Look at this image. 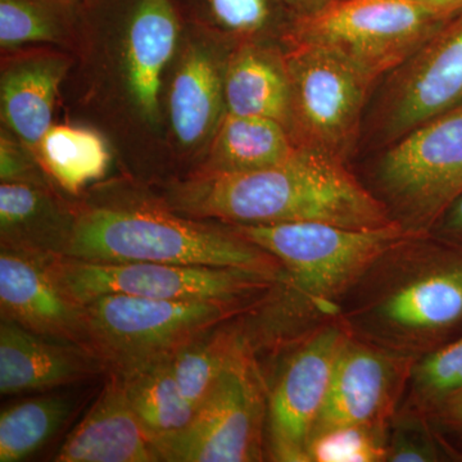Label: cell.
<instances>
[{
    "mask_svg": "<svg viewBox=\"0 0 462 462\" xmlns=\"http://www.w3.org/2000/svg\"><path fill=\"white\" fill-rule=\"evenodd\" d=\"M0 178L2 182H32V184L42 185L41 181L35 179L32 162L14 143L5 136H2V147H0Z\"/></svg>",
    "mask_w": 462,
    "mask_h": 462,
    "instance_id": "cell-31",
    "label": "cell"
},
{
    "mask_svg": "<svg viewBox=\"0 0 462 462\" xmlns=\"http://www.w3.org/2000/svg\"><path fill=\"white\" fill-rule=\"evenodd\" d=\"M383 318L404 330H434L462 318V269L422 276L404 285L382 307Z\"/></svg>",
    "mask_w": 462,
    "mask_h": 462,
    "instance_id": "cell-22",
    "label": "cell"
},
{
    "mask_svg": "<svg viewBox=\"0 0 462 462\" xmlns=\"http://www.w3.org/2000/svg\"><path fill=\"white\" fill-rule=\"evenodd\" d=\"M455 415L456 419H457V420L462 424V398L458 401V403L456 404Z\"/></svg>",
    "mask_w": 462,
    "mask_h": 462,
    "instance_id": "cell-35",
    "label": "cell"
},
{
    "mask_svg": "<svg viewBox=\"0 0 462 462\" xmlns=\"http://www.w3.org/2000/svg\"><path fill=\"white\" fill-rule=\"evenodd\" d=\"M379 180L412 217L445 215L462 194V105L394 143L380 161Z\"/></svg>",
    "mask_w": 462,
    "mask_h": 462,
    "instance_id": "cell-9",
    "label": "cell"
},
{
    "mask_svg": "<svg viewBox=\"0 0 462 462\" xmlns=\"http://www.w3.org/2000/svg\"><path fill=\"white\" fill-rule=\"evenodd\" d=\"M248 242L275 257L316 302L346 291L389 249L413 236L397 221L376 229L324 223L231 225Z\"/></svg>",
    "mask_w": 462,
    "mask_h": 462,
    "instance_id": "cell-5",
    "label": "cell"
},
{
    "mask_svg": "<svg viewBox=\"0 0 462 462\" xmlns=\"http://www.w3.org/2000/svg\"><path fill=\"white\" fill-rule=\"evenodd\" d=\"M121 378L130 404L152 440L176 433L189 424L196 407L182 396L171 357Z\"/></svg>",
    "mask_w": 462,
    "mask_h": 462,
    "instance_id": "cell-24",
    "label": "cell"
},
{
    "mask_svg": "<svg viewBox=\"0 0 462 462\" xmlns=\"http://www.w3.org/2000/svg\"><path fill=\"white\" fill-rule=\"evenodd\" d=\"M125 65L134 105L149 123L160 116V91L180 33L178 0H125Z\"/></svg>",
    "mask_w": 462,
    "mask_h": 462,
    "instance_id": "cell-14",
    "label": "cell"
},
{
    "mask_svg": "<svg viewBox=\"0 0 462 462\" xmlns=\"http://www.w3.org/2000/svg\"><path fill=\"white\" fill-rule=\"evenodd\" d=\"M42 166L63 190L80 193L85 187L105 178L111 163L108 143L88 127L51 126L42 142Z\"/></svg>",
    "mask_w": 462,
    "mask_h": 462,
    "instance_id": "cell-23",
    "label": "cell"
},
{
    "mask_svg": "<svg viewBox=\"0 0 462 462\" xmlns=\"http://www.w3.org/2000/svg\"><path fill=\"white\" fill-rule=\"evenodd\" d=\"M285 69L298 145L346 161L360 135L373 81L343 58L315 45H296Z\"/></svg>",
    "mask_w": 462,
    "mask_h": 462,
    "instance_id": "cell-8",
    "label": "cell"
},
{
    "mask_svg": "<svg viewBox=\"0 0 462 462\" xmlns=\"http://www.w3.org/2000/svg\"><path fill=\"white\" fill-rule=\"evenodd\" d=\"M196 3L214 23L233 32H256L272 17L270 0H196Z\"/></svg>",
    "mask_w": 462,
    "mask_h": 462,
    "instance_id": "cell-29",
    "label": "cell"
},
{
    "mask_svg": "<svg viewBox=\"0 0 462 462\" xmlns=\"http://www.w3.org/2000/svg\"><path fill=\"white\" fill-rule=\"evenodd\" d=\"M391 382V365L383 356L345 343L312 438L325 431L364 427L382 409Z\"/></svg>",
    "mask_w": 462,
    "mask_h": 462,
    "instance_id": "cell-17",
    "label": "cell"
},
{
    "mask_svg": "<svg viewBox=\"0 0 462 462\" xmlns=\"http://www.w3.org/2000/svg\"><path fill=\"white\" fill-rule=\"evenodd\" d=\"M224 96L216 60L205 50L188 51L170 91L173 133L182 145L199 144L215 129Z\"/></svg>",
    "mask_w": 462,
    "mask_h": 462,
    "instance_id": "cell-19",
    "label": "cell"
},
{
    "mask_svg": "<svg viewBox=\"0 0 462 462\" xmlns=\"http://www.w3.org/2000/svg\"><path fill=\"white\" fill-rule=\"evenodd\" d=\"M65 257L94 263H161L229 267L278 278L282 263L240 236L171 207L141 202L76 212Z\"/></svg>",
    "mask_w": 462,
    "mask_h": 462,
    "instance_id": "cell-2",
    "label": "cell"
},
{
    "mask_svg": "<svg viewBox=\"0 0 462 462\" xmlns=\"http://www.w3.org/2000/svg\"><path fill=\"white\" fill-rule=\"evenodd\" d=\"M345 343L338 330L321 331L297 352L276 383L270 397L269 419L278 460L310 461V443Z\"/></svg>",
    "mask_w": 462,
    "mask_h": 462,
    "instance_id": "cell-11",
    "label": "cell"
},
{
    "mask_svg": "<svg viewBox=\"0 0 462 462\" xmlns=\"http://www.w3.org/2000/svg\"><path fill=\"white\" fill-rule=\"evenodd\" d=\"M75 214L62 212L39 184L0 185L2 249L50 263L65 257Z\"/></svg>",
    "mask_w": 462,
    "mask_h": 462,
    "instance_id": "cell-16",
    "label": "cell"
},
{
    "mask_svg": "<svg viewBox=\"0 0 462 462\" xmlns=\"http://www.w3.org/2000/svg\"><path fill=\"white\" fill-rule=\"evenodd\" d=\"M109 378L84 418L69 431L57 462H156L151 437L134 411L124 380Z\"/></svg>",
    "mask_w": 462,
    "mask_h": 462,
    "instance_id": "cell-15",
    "label": "cell"
},
{
    "mask_svg": "<svg viewBox=\"0 0 462 462\" xmlns=\"http://www.w3.org/2000/svg\"><path fill=\"white\" fill-rule=\"evenodd\" d=\"M282 2H284L288 7L294 9L298 16H300V14L318 11L319 8L324 7L330 0H282Z\"/></svg>",
    "mask_w": 462,
    "mask_h": 462,
    "instance_id": "cell-34",
    "label": "cell"
},
{
    "mask_svg": "<svg viewBox=\"0 0 462 462\" xmlns=\"http://www.w3.org/2000/svg\"><path fill=\"white\" fill-rule=\"evenodd\" d=\"M298 143L289 136L285 125L273 118L225 116L206 171L247 172L269 169L287 161Z\"/></svg>",
    "mask_w": 462,
    "mask_h": 462,
    "instance_id": "cell-20",
    "label": "cell"
},
{
    "mask_svg": "<svg viewBox=\"0 0 462 462\" xmlns=\"http://www.w3.org/2000/svg\"><path fill=\"white\" fill-rule=\"evenodd\" d=\"M412 2L427 9L430 14L440 20L449 21L462 14V0H412Z\"/></svg>",
    "mask_w": 462,
    "mask_h": 462,
    "instance_id": "cell-32",
    "label": "cell"
},
{
    "mask_svg": "<svg viewBox=\"0 0 462 462\" xmlns=\"http://www.w3.org/2000/svg\"><path fill=\"white\" fill-rule=\"evenodd\" d=\"M166 205L188 217L231 225L324 223L376 229L394 223L345 161L303 145L269 169L205 171L176 182Z\"/></svg>",
    "mask_w": 462,
    "mask_h": 462,
    "instance_id": "cell-1",
    "label": "cell"
},
{
    "mask_svg": "<svg viewBox=\"0 0 462 462\" xmlns=\"http://www.w3.org/2000/svg\"><path fill=\"white\" fill-rule=\"evenodd\" d=\"M239 309L231 303L179 302L118 294L99 297L84 305L88 346L102 358L107 374L129 375L172 357Z\"/></svg>",
    "mask_w": 462,
    "mask_h": 462,
    "instance_id": "cell-3",
    "label": "cell"
},
{
    "mask_svg": "<svg viewBox=\"0 0 462 462\" xmlns=\"http://www.w3.org/2000/svg\"><path fill=\"white\" fill-rule=\"evenodd\" d=\"M447 23L412 0H330L297 17L291 39L337 54L374 83L406 62Z\"/></svg>",
    "mask_w": 462,
    "mask_h": 462,
    "instance_id": "cell-4",
    "label": "cell"
},
{
    "mask_svg": "<svg viewBox=\"0 0 462 462\" xmlns=\"http://www.w3.org/2000/svg\"><path fill=\"white\" fill-rule=\"evenodd\" d=\"M229 114L291 121V87L287 69L254 51L234 57L224 79Z\"/></svg>",
    "mask_w": 462,
    "mask_h": 462,
    "instance_id": "cell-21",
    "label": "cell"
},
{
    "mask_svg": "<svg viewBox=\"0 0 462 462\" xmlns=\"http://www.w3.org/2000/svg\"><path fill=\"white\" fill-rule=\"evenodd\" d=\"M47 264L58 287L80 306L112 294L240 305L275 281L245 270L191 264L94 263L69 257L56 258Z\"/></svg>",
    "mask_w": 462,
    "mask_h": 462,
    "instance_id": "cell-6",
    "label": "cell"
},
{
    "mask_svg": "<svg viewBox=\"0 0 462 462\" xmlns=\"http://www.w3.org/2000/svg\"><path fill=\"white\" fill-rule=\"evenodd\" d=\"M443 226L447 233L462 234V194L447 209Z\"/></svg>",
    "mask_w": 462,
    "mask_h": 462,
    "instance_id": "cell-33",
    "label": "cell"
},
{
    "mask_svg": "<svg viewBox=\"0 0 462 462\" xmlns=\"http://www.w3.org/2000/svg\"><path fill=\"white\" fill-rule=\"evenodd\" d=\"M419 378L436 394L462 391V338L430 356L421 364Z\"/></svg>",
    "mask_w": 462,
    "mask_h": 462,
    "instance_id": "cell-30",
    "label": "cell"
},
{
    "mask_svg": "<svg viewBox=\"0 0 462 462\" xmlns=\"http://www.w3.org/2000/svg\"><path fill=\"white\" fill-rule=\"evenodd\" d=\"M79 5L80 0H0V42L11 48L57 41Z\"/></svg>",
    "mask_w": 462,
    "mask_h": 462,
    "instance_id": "cell-27",
    "label": "cell"
},
{
    "mask_svg": "<svg viewBox=\"0 0 462 462\" xmlns=\"http://www.w3.org/2000/svg\"><path fill=\"white\" fill-rule=\"evenodd\" d=\"M462 105V14L397 67L376 116L380 139L396 143Z\"/></svg>",
    "mask_w": 462,
    "mask_h": 462,
    "instance_id": "cell-10",
    "label": "cell"
},
{
    "mask_svg": "<svg viewBox=\"0 0 462 462\" xmlns=\"http://www.w3.org/2000/svg\"><path fill=\"white\" fill-rule=\"evenodd\" d=\"M0 312L39 336L88 346L84 306L63 293L44 261L2 249Z\"/></svg>",
    "mask_w": 462,
    "mask_h": 462,
    "instance_id": "cell-12",
    "label": "cell"
},
{
    "mask_svg": "<svg viewBox=\"0 0 462 462\" xmlns=\"http://www.w3.org/2000/svg\"><path fill=\"white\" fill-rule=\"evenodd\" d=\"M78 407L72 394L27 398L0 413V462L26 460L42 448Z\"/></svg>",
    "mask_w": 462,
    "mask_h": 462,
    "instance_id": "cell-25",
    "label": "cell"
},
{
    "mask_svg": "<svg viewBox=\"0 0 462 462\" xmlns=\"http://www.w3.org/2000/svg\"><path fill=\"white\" fill-rule=\"evenodd\" d=\"M65 71L63 60L45 57L14 63L3 74V118L30 147H38L51 127L58 87Z\"/></svg>",
    "mask_w": 462,
    "mask_h": 462,
    "instance_id": "cell-18",
    "label": "cell"
},
{
    "mask_svg": "<svg viewBox=\"0 0 462 462\" xmlns=\"http://www.w3.org/2000/svg\"><path fill=\"white\" fill-rule=\"evenodd\" d=\"M264 410L256 369L239 343L189 424L152 440L158 461H261Z\"/></svg>",
    "mask_w": 462,
    "mask_h": 462,
    "instance_id": "cell-7",
    "label": "cell"
},
{
    "mask_svg": "<svg viewBox=\"0 0 462 462\" xmlns=\"http://www.w3.org/2000/svg\"><path fill=\"white\" fill-rule=\"evenodd\" d=\"M238 345L233 334L216 327L172 356V369L182 396L196 409L220 378Z\"/></svg>",
    "mask_w": 462,
    "mask_h": 462,
    "instance_id": "cell-26",
    "label": "cell"
},
{
    "mask_svg": "<svg viewBox=\"0 0 462 462\" xmlns=\"http://www.w3.org/2000/svg\"><path fill=\"white\" fill-rule=\"evenodd\" d=\"M384 456V449L365 433L363 427L325 431L312 438L309 447L310 461L372 462Z\"/></svg>",
    "mask_w": 462,
    "mask_h": 462,
    "instance_id": "cell-28",
    "label": "cell"
},
{
    "mask_svg": "<svg viewBox=\"0 0 462 462\" xmlns=\"http://www.w3.org/2000/svg\"><path fill=\"white\" fill-rule=\"evenodd\" d=\"M107 374L93 349L39 336L16 322L0 324L2 396L51 391Z\"/></svg>",
    "mask_w": 462,
    "mask_h": 462,
    "instance_id": "cell-13",
    "label": "cell"
}]
</instances>
